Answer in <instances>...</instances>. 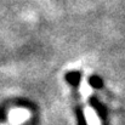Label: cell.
Returning <instances> with one entry per match:
<instances>
[{"label":"cell","mask_w":125,"mask_h":125,"mask_svg":"<svg viewBox=\"0 0 125 125\" xmlns=\"http://www.w3.org/2000/svg\"><path fill=\"white\" fill-rule=\"evenodd\" d=\"M90 104H91V107L95 109V112L98 114V117L101 118V119H104L106 118V115H107V111H106V108H104V106L97 100V97L96 96H92V97H90Z\"/></svg>","instance_id":"cell-1"},{"label":"cell","mask_w":125,"mask_h":125,"mask_svg":"<svg viewBox=\"0 0 125 125\" xmlns=\"http://www.w3.org/2000/svg\"><path fill=\"white\" fill-rule=\"evenodd\" d=\"M80 79H82V73H80V72L73 71V72H68V73L66 74V80H67V83L71 84L73 87H78V86H79Z\"/></svg>","instance_id":"cell-2"},{"label":"cell","mask_w":125,"mask_h":125,"mask_svg":"<svg viewBox=\"0 0 125 125\" xmlns=\"http://www.w3.org/2000/svg\"><path fill=\"white\" fill-rule=\"evenodd\" d=\"M89 84H90V86H92L94 89H102V86H103L102 79H101L100 77H97V75H91V77L89 78Z\"/></svg>","instance_id":"cell-3"},{"label":"cell","mask_w":125,"mask_h":125,"mask_svg":"<svg viewBox=\"0 0 125 125\" xmlns=\"http://www.w3.org/2000/svg\"><path fill=\"white\" fill-rule=\"evenodd\" d=\"M77 117H78V123L79 125H86V120H85V115H84L83 111L80 108L77 109Z\"/></svg>","instance_id":"cell-4"}]
</instances>
